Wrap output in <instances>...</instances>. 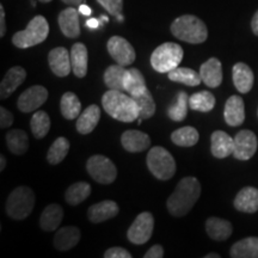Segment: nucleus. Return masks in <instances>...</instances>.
<instances>
[{
	"label": "nucleus",
	"mask_w": 258,
	"mask_h": 258,
	"mask_svg": "<svg viewBox=\"0 0 258 258\" xmlns=\"http://www.w3.org/2000/svg\"><path fill=\"white\" fill-rule=\"evenodd\" d=\"M201 195V184L196 177H184L179 180L175 191L167 199L166 207L172 217L182 218L191 211Z\"/></svg>",
	"instance_id": "nucleus-1"
},
{
	"label": "nucleus",
	"mask_w": 258,
	"mask_h": 258,
	"mask_svg": "<svg viewBox=\"0 0 258 258\" xmlns=\"http://www.w3.org/2000/svg\"><path fill=\"white\" fill-rule=\"evenodd\" d=\"M102 105L105 112L115 120L132 123L139 118V108L132 96L123 91L109 90L102 97Z\"/></svg>",
	"instance_id": "nucleus-2"
},
{
	"label": "nucleus",
	"mask_w": 258,
	"mask_h": 258,
	"mask_svg": "<svg viewBox=\"0 0 258 258\" xmlns=\"http://www.w3.org/2000/svg\"><path fill=\"white\" fill-rule=\"evenodd\" d=\"M170 30L176 38L191 44L203 43L208 37L205 22L192 15H184L176 18L171 24Z\"/></svg>",
	"instance_id": "nucleus-3"
},
{
	"label": "nucleus",
	"mask_w": 258,
	"mask_h": 258,
	"mask_svg": "<svg viewBox=\"0 0 258 258\" xmlns=\"http://www.w3.org/2000/svg\"><path fill=\"white\" fill-rule=\"evenodd\" d=\"M49 34V24L43 16H36L29 22L25 30L16 32L12 37V43L21 49L37 46L46 41Z\"/></svg>",
	"instance_id": "nucleus-4"
},
{
	"label": "nucleus",
	"mask_w": 258,
	"mask_h": 258,
	"mask_svg": "<svg viewBox=\"0 0 258 258\" xmlns=\"http://www.w3.org/2000/svg\"><path fill=\"white\" fill-rule=\"evenodd\" d=\"M184 51L179 44L166 42L156 48L151 55V64L158 73H169L182 62Z\"/></svg>",
	"instance_id": "nucleus-5"
},
{
	"label": "nucleus",
	"mask_w": 258,
	"mask_h": 258,
	"mask_svg": "<svg viewBox=\"0 0 258 258\" xmlns=\"http://www.w3.org/2000/svg\"><path fill=\"white\" fill-rule=\"evenodd\" d=\"M35 206V194L29 186L22 185L12 190L6 201V213L15 220H24Z\"/></svg>",
	"instance_id": "nucleus-6"
},
{
	"label": "nucleus",
	"mask_w": 258,
	"mask_h": 258,
	"mask_svg": "<svg viewBox=\"0 0 258 258\" xmlns=\"http://www.w3.org/2000/svg\"><path fill=\"white\" fill-rule=\"evenodd\" d=\"M146 163L148 170L156 178L160 180H169L176 173V161L166 148L156 146L148 151Z\"/></svg>",
	"instance_id": "nucleus-7"
},
{
	"label": "nucleus",
	"mask_w": 258,
	"mask_h": 258,
	"mask_svg": "<svg viewBox=\"0 0 258 258\" xmlns=\"http://www.w3.org/2000/svg\"><path fill=\"white\" fill-rule=\"evenodd\" d=\"M86 170L89 175L99 184H111L117 177V169L115 164L104 156L96 154L89 158L86 163Z\"/></svg>",
	"instance_id": "nucleus-8"
},
{
	"label": "nucleus",
	"mask_w": 258,
	"mask_h": 258,
	"mask_svg": "<svg viewBox=\"0 0 258 258\" xmlns=\"http://www.w3.org/2000/svg\"><path fill=\"white\" fill-rule=\"evenodd\" d=\"M154 228V218L150 212H143L135 218L127 232V238L135 245L146 244L151 239Z\"/></svg>",
	"instance_id": "nucleus-9"
},
{
	"label": "nucleus",
	"mask_w": 258,
	"mask_h": 258,
	"mask_svg": "<svg viewBox=\"0 0 258 258\" xmlns=\"http://www.w3.org/2000/svg\"><path fill=\"white\" fill-rule=\"evenodd\" d=\"M106 48L112 59L121 66H129L134 62L137 57L133 46L121 36L110 37V40L106 43Z\"/></svg>",
	"instance_id": "nucleus-10"
},
{
	"label": "nucleus",
	"mask_w": 258,
	"mask_h": 258,
	"mask_svg": "<svg viewBox=\"0 0 258 258\" xmlns=\"http://www.w3.org/2000/svg\"><path fill=\"white\" fill-rule=\"evenodd\" d=\"M48 99V90L42 85H34L25 90L18 97L17 106L22 112H32L37 110Z\"/></svg>",
	"instance_id": "nucleus-11"
},
{
	"label": "nucleus",
	"mask_w": 258,
	"mask_h": 258,
	"mask_svg": "<svg viewBox=\"0 0 258 258\" xmlns=\"http://www.w3.org/2000/svg\"><path fill=\"white\" fill-rule=\"evenodd\" d=\"M258 147L257 137L253 132L240 131L234 138L233 157L238 160H249L254 156Z\"/></svg>",
	"instance_id": "nucleus-12"
},
{
	"label": "nucleus",
	"mask_w": 258,
	"mask_h": 258,
	"mask_svg": "<svg viewBox=\"0 0 258 258\" xmlns=\"http://www.w3.org/2000/svg\"><path fill=\"white\" fill-rule=\"evenodd\" d=\"M48 63H49L51 72L56 77H60V78L67 77L72 71L71 51L63 47L54 48L48 54Z\"/></svg>",
	"instance_id": "nucleus-13"
},
{
	"label": "nucleus",
	"mask_w": 258,
	"mask_h": 258,
	"mask_svg": "<svg viewBox=\"0 0 258 258\" xmlns=\"http://www.w3.org/2000/svg\"><path fill=\"white\" fill-rule=\"evenodd\" d=\"M27 78V71L21 66H15L6 72L4 79L0 84V97L2 99L9 98L10 96L21 86Z\"/></svg>",
	"instance_id": "nucleus-14"
},
{
	"label": "nucleus",
	"mask_w": 258,
	"mask_h": 258,
	"mask_svg": "<svg viewBox=\"0 0 258 258\" xmlns=\"http://www.w3.org/2000/svg\"><path fill=\"white\" fill-rule=\"evenodd\" d=\"M120 212L117 203L111 200L95 203L88 209V218L92 224H101L103 221L115 218Z\"/></svg>",
	"instance_id": "nucleus-15"
},
{
	"label": "nucleus",
	"mask_w": 258,
	"mask_h": 258,
	"mask_svg": "<svg viewBox=\"0 0 258 258\" xmlns=\"http://www.w3.org/2000/svg\"><path fill=\"white\" fill-rule=\"evenodd\" d=\"M200 76L202 83L208 88H218L222 83V64L217 57H211L200 67Z\"/></svg>",
	"instance_id": "nucleus-16"
},
{
	"label": "nucleus",
	"mask_w": 258,
	"mask_h": 258,
	"mask_svg": "<svg viewBox=\"0 0 258 258\" xmlns=\"http://www.w3.org/2000/svg\"><path fill=\"white\" fill-rule=\"evenodd\" d=\"M224 117L226 123L231 127H238V125L243 124L245 120V105L241 97L231 96L226 101Z\"/></svg>",
	"instance_id": "nucleus-17"
},
{
	"label": "nucleus",
	"mask_w": 258,
	"mask_h": 258,
	"mask_svg": "<svg viewBox=\"0 0 258 258\" xmlns=\"http://www.w3.org/2000/svg\"><path fill=\"white\" fill-rule=\"evenodd\" d=\"M121 144L128 152H144L151 146V138L140 131H125L121 135Z\"/></svg>",
	"instance_id": "nucleus-18"
},
{
	"label": "nucleus",
	"mask_w": 258,
	"mask_h": 258,
	"mask_svg": "<svg viewBox=\"0 0 258 258\" xmlns=\"http://www.w3.org/2000/svg\"><path fill=\"white\" fill-rule=\"evenodd\" d=\"M212 154L218 159H224L231 154H233L234 151V139L222 131L213 132L212 138Z\"/></svg>",
	"instance_id": "nucleus-19"
},
{
	"label": "nucleus",
	"mask_w": 258,
	"mask_h": 258,
	"mask_svg": "<svg viewBox=\"0 0 258 258\" xmlns=\"http://www.w3.org/2000/svg\"><path fill=\"white\" fill-rule=\"evenodd\" d=\"M59 27L62 34L69 38H77L80 35L79 11L74 8H67L59 15Z\"/></svg>",
	"instance_id": "nucleus-20"
},
{
	"label": "nucleus",
	"mask_w": 258,
	"mask_h": 258,
	"mask_svg": "<svg viewBox=\"0 0 258 258\" xmlns=\"http://www.w3.org/2000/svg\"><path fill=\"white\" fill-rule=\"evenodd\" d=\"M82 233L76 226H66L60 228L54 235V246L59 251H69L79 243Z\"/></svg>",
	"instance_id": "nucleus-21"
},
{
	"label": "nucleus",
	"mask_w": 258,
	"mask_h": 258,
	"mask_svg": "<svg viewBox=\"0 0 258 258\" xmlns=\"http://www.w3.org/2000/svg\"><path fill=\"white\" fill-rule=\"evenodd\" d=\"M234 207L237 211L252 214L258 211V189L253 186H245L237 194L234 199Z\"/></svg>",
	"instance_id": "nucleus-22"
},
{
	"label": "nucleus",
	"mask_w": 258,
	"mask_h": 258,
	"mask_svg": "<svg viewBox=\"0 0 258 258\" xmlns=\"http://www.w3.org/2000/svg\"><path fill=\"white\" fill-rule=\"evenodd\" d=\"M233 84L240 93H249L253 86L254 77L252 70L244 62H238L232 70Z\"/></svg>",
	"instance_id": "nucleus-23"
},
{
	"label": "nucleus",
	"mask_w": 258,
	"mask_h": 258,
	"mask_svg": "<svg viewBox=\"0 0 258 258\" xmlns=\"http://www.w3.org/2000/svg\"><path fill=\"white\" fill-rule=\"evenodd\" d=\"M101 120V109L98 105L91 104L79 115L77 120V131L78 133L86 135L93 132Z\"/></svg>",
	"instance_id": "nucleus-24"
},
{
	"label": "nucleus",
	"mask_w": 258,
	"mask_h": 258,
	"mask_svg": "<svg viewBox=\"0 0 258 258\" xmlns=\"http://www.w3.org/2000/svg\"><path fill=\"white\" fill-rule=\"evenodd\" d=\"M71 62H72V72L74 76L78 78H84L88 74L89 54L85 44H73L71 49Z\"/></svg>",
	"instance_id": "nucleus-25"
},
{
	"label": "nucleus",
	"mask_w": 258,
	"mask_h": 258,
	"mask_svg": "<svg viewBox=\"0 0 258 258\" xmlns=\"http://www.w3.org/2000/svg\"><path fill=\"white\" fill-rule=\"evenodd\" d=\"M206 231L213 240L225 241L231 237L233 226L230 221L220 218H209L206 221Z\"/></svg>",
	"instance_id": "nucleus-26"
},
{
	"label": "nucleus",
	"mask_w": 258,
	"mask_h": 258,
	"mask_svg": "<svg viewBox=\"0 0 258 258\" xmlns=\"http://www.w3.org/2000/svg\"><path fill=\"white\" fill-rule=\"evenodd\" d=\"M63 219V209L61 206L53 203L47 206L40 218V227L46 232H53L59 227Z\"/></svg>",
	"instance_id": "nucleus-27"
},
{
	"label": "nucleus",
	"mask_w": 258,
	"mask_h": 258,
	"mask_svg": "<svg viewBox=\"0 0 258 258\" xmlns=\"http://www.w3.org/2000/svg\"><path fill=\"white\" fill-rule=\"evenodd\" d=\"M230 254L232 258H258V238L249 237L233 244Z\"/></svg>",
	"instance_id": "nucleus-28"
},
{
	"label": "nucleus",
	"mask_w": 258,
	"mask_h": 258,
	"mask_svg": "<svg viewBox=\"0 0 258 258\" xmlns=\"http://www.w3.org/2000/svg\"><path fill=\"white\" fill-rule=\"evenodd\" d=\"M127 70L121 64H111L104 71L103 79L104 84L109 90H117V91H124V76Z\"/></svg>",
	"instance_id": "nucleus-29"
},
{
	"label": "nucleus",
	"mask_w": 258,
	"mask_h": 258,
	"mask_svg": "<svg viewBox=\"0 0 258 258\" xmlns=\"http://www.w3.org/2000/svg\"><path fill=\"white\" fill-rule=\"evenodd\" d=\"M146 89V80L143 73L138 69L127 70L124 76V91H127L129 96L135 97L145 92Z\"/></svg>",
	"instance_id": "nucleus-30"
},
{
	"label": "nucleus",
	"mask_w": 258,
	"mask_h": 258,
	"mask_svg": "<svg viewBox=\"0 0 258 258\" xmlns=\"http://www.w3.org/2000/svg\"><path fill=\"white\" fill-rule=\"evenodd\" d=\"M189 106V97L186 92L180 91L176 95L173 102L171 103L169 108H167L166 114L169 116L170 120L175 122H182L188 115Z\"/></svg>",
	"instance_id": "nucleus-31"
},
{
	"label": "nucleus",
	"mask_w": 258,
	"mask_h": 258,
	"mask_svg": "<svg viewBox=\"0 0 258 258\" xmlns=\"http://www.w3.org/2000/svg\"><path fill=\"white\" fill-rule=\"evenodd\" d=\"M6 145H8L10 152L16 156H22L27 153L29 148L28 134L22 129H14L6 134Z\"/></svg>",
	"instance_id": "nucleus-32"
},
{
	"label": "nucleus",
	"mask_w": 258,
	"mask_h": 258,
	"mask_svg": "<svg viewBox=\"0 0 258 258\" xmlns=\"http://www.w3.org/2000/svg\"><path fill=\"white\" fill-rule=\"evenodd\" d=\"M61 114L66 120H76L82 114V103L78 96L73 92H66L61 97L60 101Z\"/></svg>",
	"instance_id": "nucleus-33"
},
{
	"label": "nucleus",
	"mask_w": 258,
	"mask_h": 258,
	"mask_svg": "<svg viewBox=\"0 0 258 258\" xmlns=\"http://www.w3.org/2000/svg\"><path fill=\"white\" fill-rule=\"evenodd\" d=\"M167 77L171 82L184 84L186 86H199L202 83L200 72H196L191 69H186V67H177V69L170 71L167 73Z\"/></svg>",
	"instance_id": "nucleus-34"
},
{
	"label": "nucleus",
	"mask_w": 258,
	"mask_h": 258,
	"mask_svg": "<svg viewBox=\"0 0 258 258\" xmlns=\"http://www.w3.org/2000/svg\"><path fill=\"white\" fill-rule=\"evenodd\" d=\"M91 194V185L86 182H77L69 186L64 192V200L70 206H78Z\"/></svg>",
	"instance_id": "nucleus-35"
},
{
	"label": "nucleus",
	"mask_w": 258,
	"mask_h": 258,
	"mask_svg": "<svg viewBox=\"0 0 258 258\" xmlns=\"http://www.w3.org/2000/svg\"><path fill=\"white\" fill-rule=\"evenodd\" d=\"M200 134L194 127H182L171 134V141L179 147H191L199 143Z\"/></svg>",
	"instance_id": "nucleus-36"
},
{
	"label": "nucleus",
	"mask_w": 258,
	"mask_h": 258,
	"mask_svg": "<svg viewBox=\"0 0 258 258\" xmlns=\"http://www.w3.org/2000/svg\"><path fill=\"white\" fill-rule=\"evenodd\" d=\"M190 109L195 111L209 112L215 106V97L209 91H200L189 97Z\"/></svg>",
	"instance_id": "nucleus-37"
},
{
	"label": "nucleus",
	"mask_w": 258,
	"mask_h": 258,
	"mask_svg": "<svg viewBox=\"0 0 258 258\" xmlns=\"http://www.w3.org/2000/svg\"><path fill=\"white\" fill-rule=\"evenodd\" d=\"M71 144L66 138L60 137L57 138L47 153V160L51 165H56L62 161L66 158L67 154L70 152Z\"/></svg>",
	"instance_id": "nucleus-38"
},
{
	"label": "nucleus",
	"mask_w": 258,
	"mask_h": 258,
	"mask_svg": "<svg viewBox=\"0 0 258 258\" xmlns=\"http://www.w3.org/2000/svg\"><path fill=\"white\" fill-rule=\"evenodd\" d=\"M30 128L32 134L36 139H43L49 133L50 117L46 111H36L32 115L30 121Z\"/></svg>",
	"instance_id": "nucleus-39"
},
{
	"label": "nucleus",
	"mask_w": 258,
	"mask_h": 258,
	"mask_svg": "<svg viewBox=\"0 0 258 258\" xmlns=\"http://www.w3.org/2000/svg\"><path fill=\"white\" fill-rule=\"evenodd\" d=\"M134 101L137 102L139 108V117L150 118L156 114V102H154L152 93L148 89L141 95L133 97Z\"/></svg>",
	"instance_id": "nucleus-40"
},
{
	"label": "nucleus",
	"mask_w": 258,
	"mask_h": 258,
	"mask_svg": "<svg viewBox=\"0 0 258 258\" xmlns=\"http://www.w3.org/2000/svg\"><path fill=\"white\" fill-rule=\"evenodd\" d=\"M97 2L112 16L121 15L123 9V0H97Z\"/></svg>",
	"instance_id": "nucleus-41"
},
{
	"label": "nucleus",
	"mask_w": 258,
	"mask_h": 258,
	"mask_svg": "<svg viewBox=\"0 0 258 258\" xmlns=\"http://www.w3.org/2000/svg\"><path fill=\"white\" fill-rule=\"evenodd\" d=\"M104 257L105 258H132V253H129V251L123 249V247L115 246L106 250L104 252Z\"/></svg>",
	"instance_id": "nucleus-42"
},
{
	"label": "nucleus",
	"mask_w": 258,
	"mask_h": 258,
	"mask_svg": "<svg viewBox=\"0 0 258 258\" xmlns=\"http://www.w3.org/2000/svg\"><path fill=\"white\" fill-rule=\"evenodd\" d=\"M14 120L15 117L12 112L5 109L4 106H2L0 108V127H2V129L11 127L12 123H14Z\"/></svg>",
	"instance_id": "nucleus-43"
},
{
	"label": "nucleus",
	"mask_w": 258,
	"mask_h": 258,
	"mask_svg": "<svg viewBox=\"0 0 258 258\" xmlns=\"http://www.w3.org/2000/svg\"><path fill=\"white\" fill-rule=\"evenodd\" d=\"M145 258H161L164 257V247L159 244L153 245L150 250L145 253Z\"/></svg>",
	"instance_id": "nucleus-44"
},
{
	"label": "nucleus",
	"mask_w": 258,
	"mask_h": 258,
	"mask_svg": "<svg viewBox=\"0 0 258 258\" xmlns=\"http://www.w3.org/2000/svg\"><path fill=\"white\" fill-rule=\"evenodd\" d=\"M6 31V25H5V11L3 5L0 6V37H4Z\"/></svg>",
	"instance_id": "nucleus-45"
},
{
	"label": "nucleus",
	"mask_w": 258,
	"mask_h": 258,
	"mask_svg": "<svg viewBox=\"0 0 258 258\" xmlns=\"http://www.w3.org/2000/svg\"><path fill=\"white\" fill-rule=\"evenodd\" d=\"M251 29H252L253 34L256 35V36H258V10L256 14L253 15L252 21H251Z\"/></svg>",
	"instance_id": "nucleus-46"
},
{
	"label": "nucleus",
	"mask_w": 258,
	"mask_h": 258,
	"mask_svg": "<svg viewBox=\"0 0 258 258\" xmlns=\"http://www.w3.org/2000/svg\"><path fill=\"white\" fill-rule=\"evenodd\" d=\"M79 14H82L83 16H90L92 14V10H91V8H89L88 5H85V4H82V5H79Z\"/></svg>",
	"instance_id": "nucleus-47"
},
{
	"label": "nucleus",
	"mask_w": 258,
	"mask_h": 258,
	"mask_svg": "<svg viewBox=\"0 0 258 258\" xmlns=\"http://www.w3.org/2000/svg\"><path fill=\"white\" fill-rule=\"evenodd\" d=\"M99 21L98 19H96V18H91V19H89L88 22H86V27L88 28H91V29H97L99 27Z\"/></svg>",
	"instance_id": "nucleus-48"
},
{
	"label": "nucleus",
	"mask_w": 258,
	"mask_h": 258,
	"mask_svg": "<svg viewBox=\"0 0 258 258\" xmlns=\"http://www.w3.org/2000/svg\"><path fill=\"white\" fill-rule=\"evenodd\" d=\"M61 2L67 5H80L83 0H61Z\"/></svg>",
	"instance_id": "nucleus-49"
},
{
	"label": "nucleus",
	"mask_w": 258,
	"mask_h": 258,
	"mask_svg": "<svg viewBox=\"0 0 258 258\" xmlns=\"http://www.w3.org/2000/svg\"><path fill=\"white\" fill-rule=\"evenodd\" d=\"M6 166V159H5V156H0V171H4Z\"/></svg>",
	"instance_id": "nucleus-50"
},
{
	"label": "nucleus",
	"mask_w": 258,
	"mask_h": 258,
	"mask_svg": "<svg viewBox=\"0 0 258 258\" xmlns=\"http://www.w3.org/2000/svg\"><path fill=\"white\" fill-rule=\"evenodd\" d=\"M206 258H220V254H218V253H209V254H206Z\"/></svg>",
	"instance_id": "nucleus-51"
},
{
	"label": "nucleus",
	"mask_w": 258,
	"mask_h": 258,
	"mask_svg": "<svg viewBox=\"0 0 258 258\" xmlns=\"http://www.w3.org/2000/svg\"><path fill=\"white\" fill-rule=\"evenodd\" d=\"M102 21H104V22H108V18H106L105 16H102Z\"/></svg>",
	"instance_id": "nucleus-52"
},
{
	"label": "nucleus",
	"mask_w": 258,
	"mask_h": 258,
	"mask_svg": "<svg viewBox=\"0 0 258 258\" xmlns=\"http://www.w3.org/2000/svg\"><path fill=\"white\" fill-rule=\"evenodd\" d=\"M40 2H41V3H50L51 0H40Z\"/></svg>",
	"instance_id": "nucleus-53"
}]
</instances>
